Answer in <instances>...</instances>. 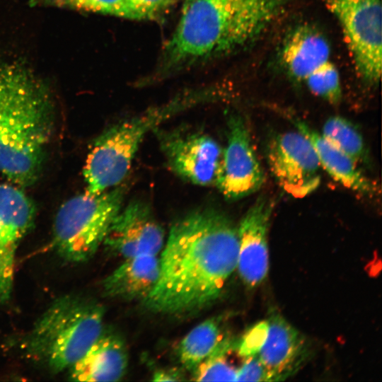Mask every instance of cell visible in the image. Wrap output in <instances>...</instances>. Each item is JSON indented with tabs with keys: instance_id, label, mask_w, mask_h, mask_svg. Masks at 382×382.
<instances>
[{
	"instance_id": "cell-1",
	"label": "cell",
	"mask_w": 382,
	"mask_h": 382,
	"mask_svg": "<svg viewBox=\"0 0 382 382\" xmlns=\"http://www.w3.org/2000/svg\"><path fill=\"white\" fill-rule=\"evenodd\" d=\"M161 252L145 307L172 316L199 311L219 298L236 270L237 228L217 209H197L172 226Z\"/></svg>"
},
{
	"instance_id": "cell-2",
	"label": "cell",
	"mask_w": 382,
	"mask_h": 382,
	"mask_svg": "<svg viewBox=\"0 0 382 382\" xmlns=\"http://www.w3.org/2000/svg\"><path fill=\"white\" fill-rule=\"evenodd\" d=\"M286 0H185L161 57L167 71L229 54L252 42Z\"/></svg>"
},
{
	"instance_id": "cell-3",
	"label": "cell",
	"mask_w": 382,
	"mask_h": 382,
	"mask_svg": "<svg viewBox=\"0 0 382 382\" xmlns=\"http://www.w3.org/2000/svg\"><path fill=\"white\" fill-rule=\"evenodd\" d=\"M47 88L20 65L0 67V173L21 185L39 177L54 124Z\"/></svg>"
},
{
	"instance_id": "cell-4",
	"label": "cell",
	"mask_w": 382,
	"mask_h": 382,
	"mask_svg": "<svg viewBox=\"0 0 382 382\" xmlns=\"http://www.w3.org/2000/svg\"><path fill=\"white\" fill-rule=\"evenodd\" d=\"M104 310L76 295L57 299L34 324L25 341L27 354L49 371H69L103 331Z\"/></svg>"
},
{
	"instance_id": "cell-5",
	"label": "cell",
	"mask_w": 382,
	"mask_h": 382,
	"mask_svg": "<svg viewBox=\"0 0 382 382\" xmlns=\"http://www.w3.org/2000/svg\"><path fill=\"white\" fill-rule=\"evenodd\" d=\"M203 99L202 96L179 98L105 130L94 143L84 165L86 192L100 193L118 185L127 175L146 134Z\"/></svg>"
},
{
	"instance_id": "cell-6",
	"label": "cell",
	"mask_w": 382,
	"mask_h": 382,
	"mask_svg": "<svg viewBox=\"0 0 382 382\" xmlns=\"http://www.w3.org/2000/svg\"><path fill=\"white\" fill-rule=\"evenodd\" d=\"M125 189L74 196L58 210L53 227L52 245L58 255L71 263L87 261L103 245L120 210Z\"/></svg>"
},
{
	"instance_id": "cell-7",
	"label": "cell",
	"mask_w": 382,
	"mask_h": 382,
	"mask_svg": "<svg viewBox=\"0 0 382 382\" xmlns=\"http://www.w3.org/2000/svg\"><path fill=\"white\" fill-rule=\"evenodd\" d=\"M323 1L341 27L359 76L376 84L381 74V0Z\"/></svg>"
},
{
	"instance_id": "cell-8",
	"label": "cell",
	"mask_w": 382,
	"mask_h": 382,
	"mask_svg": "<svg viewBox=\"0 0 382 382\" xmlns=\"http://www.w3.org/2000/svg\"><path fill=\"white\" fill-rule=\"evenodd\" d=\"M281 59L287 72L316 96L330 103L342 96L339 72L325 38L312 28H296L286 38Z\"/></svg>"
},
{
	"instance_id": "cell-9",
	"label": "cell",
	"mask_w": 382,
	"mask_h": 382,
	"mask_svg": "<svg viewBox=\"0 0 382 382\" xmlns=\"http://www.w3.org/2000/svg\"><path fill=\"white\" fill-rule=\"evenodd\" d=\"M266 156L273 176L288 194L303 197L318 187L319 160L311 141L299 131L273 136L267 144Z\"/></svg>"
},
{
	"instance_id": "cell-10",
	"label": "cell",
	"mask_w": 382,
	"mask_h": 382,
	"mask_svg": "<svg viewBox=\"0 0 382 382\" xmlns=\"http://www.w3.org/2000/svg\"><path fill=\"white\" fill-rule=\"evenodd\" d=\"M157 133L168 166L175 173L195 185L217 187L223 149L214 139L204 133L178 129Z\"/></svg>"
},
{
	"instance_id": "cell-11",
	"label": "cell",
	"mask_w": 382,
	"mask_h": 382,
	"mask_svg": "<svg viewBox=\"0 0 382 382\" xmlns=\"http://www.w3.org/2000/svg\"><path fill=\"white\" fill-rule=\"evenodd\" d=\"M227 126V144L223 150L217 187L227 199L236 200L258 190L264 183L265 175L243 118L231 115Z\"/></svg>"
},
{
	"instance_id": "cell-12",
	"label": "cell",
	"mask_w": 382,
	"mask_h": 382,
	"mask_svg": "<svg viewBox=\"0 0 382 382\" xmlns=\"http://www.w3.org/2000/svg\"><path fill=\"white\" fill-rule=\"evenodd\" d=\"M35 216V207L23 191L0 185V304L10 298L16 251Z\"/></svg>"
},
{
	"instance_id": "cell-13",
	"label": "cell",
	"mask_w": 382,
	"mask_h": 382,
	"mask_svg": "<svg viewBox=\"0 0 382 382\" xmlns=\"http://www.w3.org/2000/svg\"><path fill=\"white\" fill-rule=\"evenodd\" d=\"M164 243V231L150 207L141 201H132L116 215L103 245L126 259L144 254L158 255Z\"/></svg>"
},
{
	"instance_id": "cell-14",
	"label": "cell",
	"mask_w": 382,
	"mask_h": 382,
	"mask_svg": "<svg viewBox=\"0 0 382 382\" xmlns=\"http://www.w3.org/2000/svg\"><path fill=\"white\" fill-rule=\"evenodd\" d=\"M269 198L260 197L247 211L237 228L238 253L236 270L244 284L253 288L269 270L267 233L272 211Z\"/></svg>"
},
{
	"instance_id": "cell-15",
	"label": "cell",
	"mask_w": 382,
	"mask_h": 382,
	"mask_svg": "<svg viewBox=\"0 0 382 382\" xmlns=\"http://www.w3.org/2000/svg\"><path fill=\"white\" fill-rule=\"evenodd\" d=\"M267 322V335L258 356L271 381H283L295 374L307 359L308 344L281 315L272 314Z\"/></svg>"
},
{
	"instance_id": "cell-16",
	"label": "cell",
	"mask_w": 382,
	"mask_h": 382,
	"mask_svg": "<svg viewBox=\"0 0 382 382\" xmlns=\"http://www.w3.org/2000/svg\"><path fill=\"white\" fill-rule=\"evenodd\" d=\"M127 351L121 337L103 331L81 359L68 371L72 381H117L125 375Z\"/></svg>"
},
{
	"instance_id": "cell-17",
	"label": "cell",
	"mask_w": 382,
	"mask_h": 382,
	"mask_svg": "<svg viewBox=\"0 0 382 382\" xmlns=\"http://www.w3.org/2000/svg\"><path fill=\"white\" fill-rule=\"evenodd\" d=\"M159 272L160 261L156 255L124 259L103 281V291L111 298L144 301L155 286Z\"/></svg>"
},
{
	"instance_id": "cell-18",
	"label": "cell",
	"mask_w": 382,
	"mask_h": 382,
	"mask_svg": "<svg viewBox=\"0 0 382 382\" xmlns=\"http://www.w3.org/2000/svg\"><path fill=\"white\" fill-rule=\"evenodd\" d=\"M297 130L304 134L312 144L321 168L345 187L364 194L376 191L374 183L358 168L357 162L327 141L305 122L293 118Z\"/></svg>"
},
{
	"instance_id": "cell-19",
	"label": "cell",
	"mask_w": 382,
	"mask_h": 382,
	"mask_svg": "<svg viewBox=\"0 0 382 382\" xmlns=\"http://www.w3.org/2000/svg\"><path fill=\"white\" fill-rule=\"evenodd\" d=\"M229 340L224 337L217 318L207 319L192 328L178 345V357L186 369L195 371Z\"/></svg>"
},
{
	"instance_id": "cell-20",
	"label": "cell",
	"mask_w": 382,
	"mask_h": 382,
	"mask_svg": "<svg viewBox=\"0 0 382 382\" xmlns=\"http://www.w3.org/2000/svg\"><path fill=\"white\" fill-rule=\"evenodd\" d=\"M320 134L357 163L366 156L365 143L361 134L345 117L341 116L329 117L324 123Z\"/></svg>"
},
{
	"instance_id": "cell-21",
	"label": "cell",
	"mask_w": 382,
	"mask_h": 382,
	"mask_svg": "<svg viewBox=\"0 0 382 382\" xmlns=\"http://www.w3.org/2000/svg\"><path fill=\"white\" fill-rule=\"evenodd\" d=\"M231 347L228 340L201 363L194 371L195 379L198 381H236L237 369L229 363L226 356Z\"/></svg>"
},
{
	"instance_id": "cell-22",
	"label": "cell",
	"mask_w": 382,
	"mask_h": 382,
	"mask_svg": "<svg viewBox=\"0 0 382 382\" xmlns=\"http://www.w3.org/2000/svg\"><path fill=\"white\" fill-rule=\"evenodd\" d=\"M63 8L91 11L127 18V0H44Z\"/></svg>"
},
{
	"instance_id": "cell-23",
	"label": "cell",
	"mask_w": 382,
	"mask_h": 382,
	"mask_svg": "<svg viewBox=\"0 0 382 382\" xmlns=\"http://www.w3.org/2000/svg\"><path fill=\"white\" fill-rule=\"evenodd\" d=\"M175 0H127V19L156 20L165 14Z\"/></svg>"
},
{
	"instance_id": "cell-24",
	"label": "cell",
	"mask_w": 382,
	"mask_h": 382,
	"mask_svg": "<svg viewBox=\"0 0 382 382\" xmlns=\"http://www.w3.org/2000/svg\"><path fill=\"white\" fill-rule=\"evenodd\" d=\"M267 331V320L260 322L248 330L237 347L238 355L245 359L258 354L265 342Z\"/></svg>"
},
{
	"instance_id": "cell-25",
	"label": "cell",
	"mask_w": 382,
	"mask_h": 382,
	"mask_svg": "<svg viewBox=\"0 0 382 382\" xmlns=\"http://www.w3.org/2000/svg\"><path fill=\"white\" fill-rule=\"evenodd\" d=\"M236 381H271L270 376L258 354L245 358L237 369Z\"/></svg>"
},
{
	"instance_id": "cell-26",
	"label": "cell",
	"mask_w": 382,
	"mask_h": 382,
	"mask_svg": "<svg viewBox=\"0 0 382 382\" xmlns=\"http://www.w3.org/2000/svg\"><path fill=\"white\" fill-rule=\"evenodd\" d=\"M153 377V380L156 381H176L181 380L180 373L173 370L156 371Z\"/></svg>"
}]
</instances>
